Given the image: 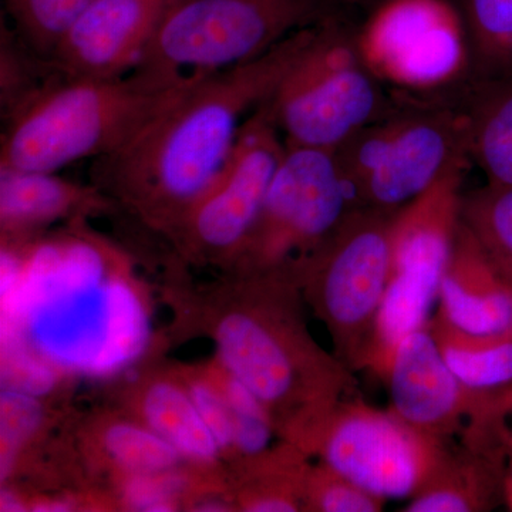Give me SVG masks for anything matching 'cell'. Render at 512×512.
<instances>
[{"label":"cell","instance_id":"obj_1","mask_svg":"<svg viewBox=\"0 0 512 512\" xmlns=\"http://www.w3.org/2000/svg\"><path fill=\"white\" fill-rule=\"evenodd\" d=\"M143 288L96 238L69 237L26 255L3 248L2 348H23L63 379L130 373L153 345Z\"/></svg>","mask_w":512,"mask_h":512},{"label":"cell","instance_id":"obj_2","mask_svg":"<svg viewBox=\"0 0 512 512\" xmlns=\"http://www.w3.org/2000/svg\"><path fill=\"white\" fill-rule=\"evenodd\" d=\"M320 23L258 59L202 76L126 146L97 160V187L170 234L218 180L242 124L274 96Z\"/></svg>","mask_w":512,"mask_h":512},{"label":"cell","instance_id":"obj_3","mask_svg":"<svg viewBox=\"0 0 512 512\" xmlns=\"http://www.w3.org/2000/svg\"><path fill=\"white\" fill-rule=\"evenodd\" d=\"M234 274L208 325L217 366L254 393L279 440L311 457L330 414L356 396L355 372L313 339L288 271Z\"/></svg>","mask_w":512,"mask_h":512},{"label":"cell","instance_id":"obj_4","mask_svg":"<svg viewBox=\"0 0 512 512\" xmlns=\"http://www.w3.org/2000/svg\"><path fill=\"white\" fill-rule=\"evenodd\" d=\"M201 77L171 79L133 70L110 79L63 77L47 84L13 109L0 167L57 173L84 158L110 156Z\"/></svg>","mask_w":512,"mask_h":512},{"label":"cell","instance_id":"obj_5","mask_svg":"<svg viewBox=\"0 0 512 512\" xmlns=\"http://www.w3.org/2000/svg\"><path fill=\"white\" fill-rule=\"evenodd\" d=\"M342 2L173 0L134 70L171 79L222 72L258 59L298 30L340 15Z\"/></svg>","mask_w":512,"mask_h":512},{"label":"cell","instance_id":"obj_6","mask_svg":"<svg viewBox=\"0 0 512 512\" xmlns=\"http://www.w3.org/2000/svg\"><path fill=\"white\" fill-rule=\"evenodd\" d=\"M352 208L397 211L458 164H468L466 114L447 103L407 101L333 150Z\"/></svg>","mask_w":512,"mask_h":512},{"label":"cell","instance_id":"obj_7","mask_svg":"<svg viewBox=\"0 0 512 512\" xmlns=\"http://www.w3.org/2000/svg\"><path fill=\"white\" fill-rule=\"evenodd\" d=\"M394 214L353 208L315 252L288 271L328 329L335 355L353 372L366 370L389 288Z\"/></svg>","mask_w":512,"mask_h":512},{"label":"cell","instance_id":"obj_8","mask_svg":"<svg viewBox=\"0 0 512 512\" xmlns=\"http://www.w3.org/2000/svg\"><path fill=\"white\" fill-rule=\"evenodd\" d=\"M382 83L360 55L357 29L340 13L320 23L269 106L288 146L335 150L396 107Z\"/></svg>","mask_w":512,"mask_h":512},{"label":"cell","instance_id":"obj_9","mask_svg":"<svg viewBox=\"0 0 512 512\" xmlns=\"http://www.w3.org/2000/svg\"><path fill=\"white\" fill-rule=\"evenodd\" d=\"M466 167L454 165L394 214L392 276L366 365L383 382L400 340L426 328L431 308L439 301L441 278L460 224Z\"/></svg>","mask_w":512,"mask_h":512},{"label":"cell","instance_id":"obj_10","mask_svg":"<svg viewBox=\"0 0 512 512\" xmlns=\"http://www.w3.org/2000/svg\"><path fill=\"white\" fill-rule=\"evenodd\" d=\"M352 208L333 150L288 146L234 272L289 271L315 252Z\"/></svg>","mask_w":512,"mask_h":512},{"label":"cell","instance_id":"obj_11","mask_svg":"<svg viewBox=\"0 0 512 512\" xmlns=\"http://www.w3.org/2000/svg\"><path fill=\"white\" fill-rule=\"evenodd\" d=\"M269 100L249 114L218 180L170 232L190 258L231 268L254 231L286 151Z\"/></svg>","mask_w":512,"mask_h":512},{"label":"cell","instance_id":"obj_12","mask_svg":"<svg viewBox=\"0 0 512 512\" xmlns=\"http://www.w3.org/2000/svg\"><path fill=\"white\" fill-rule=\"evenodd\" d=\"M366 66L382 82L431 92L470 76L463 20L453 0H384L357 28Z\"/></svg>","mask_w":512,"mask_h":512},{"label":"cell","instance_id":"obj_13","mask_svg":"<svg viewBox=\"0 0 512 512\" xmlns=\"http://www.w3.org/2000/svg\"><path fill=\"white\" fill-rule=\"evenodd\" d=\"M443 446V441L413 429L393 410L376 409L356 394L330 414L312 456L383 500H410Z\"/></svg>","mask_w":512,"mask_h":512},{"label":"cell","instance_id":"obj_14","mask_svg":"<svg viewBox=\"0 0 512 512\" xmlns=\"http://www.w3.org/2000/svg\"><path fill=\"white\" fill-rule=\"evenodd\" d=\"M384 382L389 384L390 410L443 443L456 440L493 394L457 379L427 326L400 340Z\"/></svg>","mask_w":512,"mask_h":512},{"label":"cell","instance_id":"obj_15","mask_svg":"<svg viewBox=\"0 0 512 512\" xmlns=\"http://www.w3.org/2000/svg\"><path fill=\"white\" fill-rule=\"evenodd\" d=\"M164 0H90L64 32L53 66L70 79H110L136 69Z\"/></svg>","mask_w":512,"mask_h":512},{"label":"cell","instance_id":"obj_16","mask_svg":"<svg viewBox=\"0 0 512 512\" xmlns=\"http://www.w3.org/2000/svg\"><path fill=\"white\" fill-rule=\"evenodd\" d=\"M439 312L470 335L511 338L512 288L460 221L441 278Z\"/></svg>","mask_w":512,"mask_h":512},{"label":"cell","instance_id":"obj_17","mask_svg":"<svg viewBox=\"0 0 512 512\" xmlns=\"http://www.w3.org/2000/svg\"><path fill=\"white\" fill-rule=\"evenodd\" d=\"M101 188L73 183L56 173L0 167V228L3 247L28 241L57 221L77 220L110 208Z\"/></svg>","mask_w":512,"mask_h":512},{"label":"cell","instance_id":"obj_18","mask_svg":"<svg viewBox=\"0 0 512 512\" xmlns=\"http://www.w3.org/2000/svg\"><path fill=\"white\" fill-rule=\"evenodd\" d=\"M510 454L497 448L450 441L410 498L404 512H487L504 505Z\"/></svg>","mask_w":512,"mask_h":512},{"label":"cell","instance_id":"obj_19","mask_svg":"<svg viewBox=\"0 0 512 512\" xmlns=\"http://www.w3.org/2000/svg\"><path fill=\"white\" fill-rule=\"evenodd\" d=\"M134 403V417L171 444L188 466L214 470L225 461L181 375H157L141 380Z\"/></svg>","mask_w":512,"mask_h":512},{"label":"cell","instance_id":"obj_20","mask_svg":"<svg viewBox=\"0 0 512 512\" xmlns=\"http://www.w3.org/2000/svg\"><path fill=\"white\" fill-rule=\"evenodd\" d=\"M470 158L488 184L512 187V72L463 84Z\"/></svg>","mask_w":512,"mask_h":512},{"label":"cell","instance_id":"obj_21","mask_svg":"<svg viewBox=\"0 0 512 512\" xmlns=\"http://www.w3.org/2000/svg\"><path fill=\"white\" fill-rule=\"evenodd\" d=\"M427 328L447 366L461 383L483 392L512 387V336L470 335L448 323L439 312L431 316Z\"/></svg>","mask_w":512,"mask_h":512},{"label":"cell","instance_id":"obj_22","mask_svg":"<svg viewBox=\"0 0 512 512\" xmlns=\"http://www.w3.org/2000/svg\"><path fill=\"white\" fill-rule=\"evenodd\" d=\"M96 441L101 457L120 477L171 473L188 464L171 444L137 417L103 421Z\"/></svg>","mask_w":512,"mask_h":512},{"label":"cell","instance_id":"obj_23","mask_svg":"<svg viewBox=\"0 0 512 512\" xmlns=\"http://www.w3.org/2000/svg\"><path fill=\"white\" fill-rule=\"evenodd\" d=\"M466 30L468 79L512 72V0H453ZM467 79V80H468Z\"/></svg>","mask_w":512,"mask_h":512},{"label":"cell","instance_id":"obj_24","mask_svg":"<svg viewBox=\"0 0 512 512\" xmlns=\"http://www.w3.org/2000/svg\"><path fill=\"white\" fill-rule=\"evenodd\" d=\"M460 221L512 288V187L487 184L467 192Z\"/></svg>","mask_w":512,"mask_h":512},{"label":"cell","instance_id":"obj_25","mask_svg":"<svg viewBox=\"0 0 512 512\" xmlns=\"http://www.w3.org/2000/svg\"><path fill=\"white\" fill-rule=\"evenodd\" d=\"M90 0H5L19 32L40 55L52 56L64 32Z\"/></svg>","mask_w":512,"mask_h":512},{"label":"cell","instance_id":"obj_26","mask_svg":"<svg viewBox=\"0 0 512 512\" xmlns=\"http://www.w3.org/2000/svg\"><path fill=\"white\" fill-rule=\"evenodd\" d=\"M2 412V481L9 480L18 467L19 458L46 427L47 413L40 397L3 389Z\"/></svg>","mask_w":512,"mask_h":512},{"label":"cell","instance_id":"obj_27","mask_svg":"<svg viewBox=\"0 0 512 512\" xmlns=\"http://www.w3.org/2000/svg\"><path fill=\"white\" fill-rule=\"evenodd\" d=\"M386 500L362 487L319 461L309 466L303 481L305 511L315 512H380Z\"/></svg>","mask_w":512,"mask_h":512},{"label":"cell","instance_id":"obj_28","mask_svg":"<svg viewBox=\"0 0 512 512\" xmlns=\"http://www.w3.org/2000/svg\"><path fill=\"white\" fill-rule=\"evenodd\" d=\"M202 420L217 440L224 460H231L234 446V419L218 379L217 370H191L181 373Z\"/></svg>","mask_w":512,"mask_h":512},{"label":"cell","instance_id":"obj_29","mask_svg":"<svg viewBox=\"0 0 512 512\" xmlns=\"http://www.w3.org/2000/svg\"><path fill=\"white\" fill-rule=\"evenodd\" d=\"M183 471L121 477L120 497L128 510L174 511L180 507L188 478Z\"/></svg>","mask_w":512,"mask_h":512},{"label":"cell","instance_id":"obj_30","mask_svg":"<svg viewBox=\"0 0 512 512\" xmlns=\"http://www.w3.org/2000/svg\"><path fill=\"white\" fill-rule=\"evenodd\" d=\"M504 505L508 511H512V450L508 456L504 478Z\"/></svg>","mask_w":512,"mask_h":512},{"label":"cell","instance_id":"obj_31","mask_svg":"<svg viewBox=\"0 0 512 512\" xmlns=\"http://www.w3.org/2000/svg\"><path fill=\"white\" fill-rule=\"evenodd\" d=\"M349 2V0H348ZM353 2L359 3V5H365L367 8L372 10L375 6L379 5V3L384 2V0H353Z\"/></svg>","mask_w":512,"mask_h":512},{"label":"cell","instance_id":"obj_32","mask_svg":"<svg viewBox=\"0 0 512 512\" xmlns=\"http://www.w3.org/2000/svg\"><path fill=\"white\" fill-rule=\"evenodd\" d=\"M164 2L168 5V3L173 2V0H164Z\"/></svg>","mask_w":512,"mask_h":512}]
</instances>
